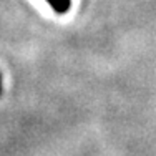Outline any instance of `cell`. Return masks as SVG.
Listing matches in <instances>:
<instances>
[{
  "instance_id": "obj_1",
  "label": "cell",
  "mask_w": 156,
  "mask_h": 156,
  "mask_svg": "<svg viewBox=\"0 0 156 156\" xmlns=\"http://www.w3.org/2000/svg\"><path fill=\"white\" fill-rule=\"evenodd\" d=\"M45 2L57 13H60V15L62 13H66L70 10V7H72V0H45Z\"/></svg>"
},
{
  "instance_id": "obj_2",
  "label": "cell",
  "mask_w": 156,
  "mask_h": 156,
  "mask_svg": "<svg viewBox=\"0 0 156 156\" xmlns=\"http://www.w3.org/2000/svg\"><path fill=\"white\" fill-rule=\"evenodd\" d=\"M0 90H2V76H0Z\"/></svg>"
}]
</instances>
